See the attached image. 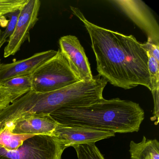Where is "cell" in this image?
Returning <instances> with one entry per match:
<instances>
[{"label":"cell","mask_w":159,"mask_h":159,"mask_svg":"<svg viewBox=\"0 0 159 159\" xmlns=\"http://www.w3.org/2000/svg\"><path fill=\"white\" fill-rule=\"evenodd\" d=\"M70 8L89 34L98 74L116 87L128 90L140 85L151 91L148 57L142 43L133 35L126 36L94 25L79 8Z\"/></svg>","instance_id":"cell-1"},{"label":"cell","mask_w":159,"mask_h":159,"mask_svg":"<svg viewBox=\"0 0 159 159\" xmlns=\"http://www.w3.org/2000/svg\"><path fill=\"white\" fill-rule=\"evenodd\" d=\"M50 115L63 125L125 134L138 132L145 112L135 102L119 98L109 100L104 98L87 106L62 107Z\"/></svg>","instance_id":"cell-2"},{"label":"cell","mask_w":159,"mask_h":159,"mask_svg":"<svg viewBox=\"0 0 159 159\" xmlns=\"http://www.w3.org/2000/svg\"><path fill=\"white\" fill-rule=\"evenodd\" d=\"M107 81L100 75L90 81H80L59 90L36 93L33 106L37 112L51 114L62 107H75L93 104L103 99V91Z\"/></svg>","instance_id":"cell-3"},{"label":"cell","mask_w":159,"mask_h":159,"mask_svg":"<svg viewBox=\"0 0 159 159\" xmlns=\"http://www.w3.org/2000/svg\"><path fill=\"white\" fill-rule=\"evenodd\" d=\"M31 76V91L38 93L53 92L80 81L60 50Z\"/></svg>","instance_id":"cell-4"},{"label":"cell","mask_w":159,"mask_h":159,"mask_svg":"<svg viewBox=\"0 0 159 159\" xmlns=\"http://www.w3.org/2000/svg\"><path fill=\"white\" fill-rule=\"evenodd\" d=\"M66 148L64 143L55 137L36 135L14 150L0 146V159H61Z\"/></svg>","instance_id":"cell-5"},{"label":"cell","mask_w":159,"mask_h":159,"mask_svg":"<svg viewBox=\"0 0 159 159\" xmlns=\"http://www.w3.org/2000/svg\"><path fill=\"white\" fill-rule=\"evenodd\" d=\"M109 2L119 7L136 24L152 43L159 45V26L149 7L141 0H113Z\"/></svg>","instance_id":"cell-6"},{"label":"cell","mask_w":159,"mask_h":159,"mask_svg":"<svg viewBox=\"0 0 159 159\" xmlns=\"http://www.w3.org/2000/svg\"><path fill=\"white\" fill-rule=\"evenodd\" d=\"M40 6L39 0H29L20 10L15 29L4 49V57L14 55L29 38L30 31L39 20Z\"/></svg>","instance_id":"cell-7"},{"label":"cell","mask_w":159,"mask_h":159,"mask_svg":"<svg viewBox=\"0 0 159 159\" xmlns=\"http://www.w3.org/2000/svg\"><path fill=\"white\" fill-rule=\"evenodd\" d=\"M60 51L80 81L92 80L93 78L84 49L77 37L67 35L59 41Z\"/></svg>","instance_id":"cell-8"},{"label":"cell","mask_w":159,"mask_h":159,"mask_svg":"<svg viewBox=\"0 0 159 159\" xmlns=\"http://www.w3.org/2000/svg\"><path fill=\"white\" fill-rule=\"evenodd\" d=\"M52 136L61 140L67 148L76 145L95 143L114 137L115 134L91 127L70 126L58 123Z\"/></svg>","instance_id":"cell-9"},{"label":"cell","mask_w":159,"mask_h":159,"mask_svg":"<svg viewBox=\"0 0 159 159\" xmlns=\"http://www.w3.org/2000/svg\"><path fill=\"white\" fill-rule=\"evenodd\" d=\"M57 51L37 53L26 59L0 65V81L18 76L31 75L40 66L55 56Z\"/></svg>","instance_id":"cell-10"},{"label":"cell","mask_w":159,"mask_h":159,"mask_svg":"<svg viewBox=\"0 0 159 159\" xmlns=\"http://www.w3.org/2000/svg\"><path fill=\"white\" fill-rule=\"evenodd\" d=\"M57 124L50 114H30L8 125L14 134L52 136Z\"/></svg>","instance_id":"cell-11"},{"label":"cell","mask_w":159,"mask_h":159,"mask_svg":"<svg viewBox=\"0 0 159 159\" xmlns=\"http://www.w3.org/2000/svg\"><path fill=\"white\" fill-rule=\"evenodd\" d=\"M129 151L131 159H159V141L143 136L139 143L130 142Z\"/></svg>","instance_id":"cell-12"},{"label":"cell","mask_w":159,"mask_h":159,"mask_svg":"<svg viewBox=\"0 0 159 159\" xmlns=\"http://www.w3.org/2000/svg\"><path fill=\"white\" fill-rule=\"evenodd\" d=\"M0 82L11 93L13 102L31 90V75L14 77Z\"/></svg>","instance_id":"cell-13"},{"label":"cell","mask_w":159,"mask_h":159,"mask_svg":"<svg viewBox=\"0 0 159 159\" xmlns=\"http://www.w3.org/2000/svg\"><path fill=\"white\" fill-rule=\"evenodd\" d=\"M35 135L14 134L9 125H5L0 129V146L9 150H14L22 146L26 139Z\"/></svg>","instance_id":"cell-14"},{"label":"cell","mask_w":159,"mask_h":159,"mask_svg":"<svg viewBox=\"0 0 159 159\" xmlns=\"http://www.w3.org/2000/svg\"><path fill=\"white\" fill-rule=\"evenodd\" d=\"M78 159H105L95 143L81 144L73 146Z\"/></svg>","instance_id":"cell-15"},{"label":"cell","mask_w":159,"mask_h":159,"mask_svg":"<svg viewBox=\"0 0 159 159\" xmlns=\"http://www.w3.org/2000/svg\"><path fill=\"white\" fill-rule=\"evenodd\" d=\"M148 68L151 84L152 93H158L159 90V62L148 55Z\"/></svg>","instance_id":"cell-16"},{"label":"cell","mask_w":159,"mask_h":159,"mask_svg":"<svg viewBox=\"0 0 159 159\" xmlns=\"http://www.w3.org/2000/svg\"><path fill=\"white\" fill-rule=\"evenodd\" d=\"M29 0H0V14L2 16L20 11Z\"/></svg>","instance_id":"cell-17"},{"label":"cell","mask_w":159,"mask_h":159,"mask_svg":"<svg viewBox=\"0 0 159 159\" xmlns=\"http://www.w3.org/2000/svg\"><path fill=\"white\" fill-rule=\"evenodd\" d=\"M20 11H17L7 15L10 20L8 22L6 29L4 31H2V34L1 42L2 45L6 42L7 39H10L12 35L17 24Z\"/></svg>","instance_id":"cell-18"},{"label":"cell","mask_w":159,"mask_h":159,"mask_svg":"<svg viewBox=\"0 0 159 159\" xmlns=\"http://www.w3.org/2000/svg\"><path fill=\"white\" fill-rule=\"evenodd\" d=\"M13 103L11 95L8 89L0 82V112Z\"/></svg>","instance_id":"cell-19"},{"label":"cell","mask_w":159,"mask_h":159,"mask_svg":"<svg viewBox=\"0 0 159 159\" xmlns=\"http://www.w3.org/2000/svg\"><path fill=\"white\" fill-rule=\"evenodd\" d=\"M142 47L148 55L159 62V45L154 44L149 40H148L147 42L142 43Z\"/></svg>","instance_id":"cell-20"},{"label":"cell","mask_w":159,"mask_h":159,"mask_svg":"<svg viewBox=\"0 0 159 159\" xmlns=\"http://www.w3.org/2000/svg\"><path fill=\"white\" fill-rule=\"evenodd\" d=\"M2 31L0 29V49L2 46V44L1 39H2Z\"/></svg>","instance_id":"cell-21"},{"label":"cell","mask_w":159,"mask_h":159,"mask_svg":"<svg viewBox=\"0 0 159 159\" xmlns=\"http://www.w3.org/2000/svg\"><path fill=\"white\" fill-rule=\"evenodd\" d=\"M3 16L2 15L0 14V19H1L2 17Z\"/></svg>","instance_id":"cell-22"},{"label":"cell","mask_w":159,"mask_h":159,"mask_svg":"<svg viewBox=\"0 0 159 159\" xmlns=\"http://www.w3.org/2000/svg\"><path fill=\"white\" fill-rule=\"evenodd\" d=\"M0 62H1V60H0ZM1 63H0V65H1Z\"/></svg>","instance_id":"cell-23"}]
</instances>
